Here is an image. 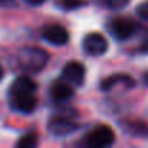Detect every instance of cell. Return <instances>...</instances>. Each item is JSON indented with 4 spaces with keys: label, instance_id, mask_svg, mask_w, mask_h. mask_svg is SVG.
I'll list each match as a JSON object with an SVG mask.
<instances>
[{
    "label": "cell",
    "instance_id": "obj_16",
    "mask_svg": "<svg viewBox=\"0 0 148 148\" xmlns=\"http://www.w3.org/2000/svg\"><path fill=\"white\" fill-rule=\"evenodd\" d=\"M16 5V0H0V8H12Z\"/></svg>",
    "mask_w": 148,
    "mask_h": 148
},
{
    "label": "cell",
    "instance_id": "obj_9",
    "mask_svg": "<svg viewBox=\"0 0 148 148\" xmlns=\"http://www.w3.org/2000/svg\"><path fill=\"white\" fill-rule=\"evenodd\" d=\"M36 83L32 80V79H29V77H26V76H21V77H18L13 83H12V86H10V89H9V95L10 96H21V95H34L35 93V90H36Z\"/></svg>",
    "mask_w": 148,
    "mask_h": 148
},
{
    "label": "cell",
    "instance_id": "obj_14",
    "mask_svg": "<svg viewBox=\"0 0 148 148\" xmlns=\"http://www.w3.org/2000/svg\"><path fill=\"white\" fill-rule=\"evenodd\" d=\"M100 3L109 9H122L125 8L128 3H129V0H100Z\"/></svg>",
    "mask_w": 148,
    "mask_h": 148
},
{
    "label": "cell",
    "instance_id": "obj_1",
    "mask_svg": "<svg viewBox=\"0 0 148 148\" xmlns=\"http://www.w3.org/2000/svg\"><path fill=\"white\" fill-rule=\"evenodd\" d=\"M49 60L47 51L38 47H26L19 51L18 54V65L23 71L28 73H38L41 71Z\"/></svg>",
    "mask_w": 148,
    "mask_h": 148
},
{
    "label": "cell",
    "instance_id": "obj_17",
    "mask_svg": "<svg viewBox=\"0 0 148 148\" xmlns=\"http://www.w3.org/2000/svg\"><path fill=\"white\" fill-rule=\"evenodd\" d=\"M25 2H26L28 5H31V6H39V5L45 3L47 0H25Z\"/></svg>",
    "mask_w": 148,
    "mask_h": 148
},
{
    "label": "cell",
    "instance_id": "obj_7",
    "mask_svg": "<svg viewBox=\"0 0 148 148\" xmlns=\"http://www.w3.org/2000/svg\"><path fill=\"white\" fill-rule=\"evenodd\" d=\"M77 128H79V125L76 122H73L70 118H65V116H54L49 119V123H48L49 132L55 136L70 135Z\"/></svg>",
    "mask_w": 148,
    "mask_h": 148
},
{
    "label": "cell",
    "instance_id": "obj_10",
    "mask_svg": "<svg viewBox=\"0 0 148 148\" xmlns=\"http://www.w3.org/2000/svg\"><path fill=\"white\" fill-rule=\"evenodd\" d=\"M49 95L51 97L55 100V102H65L68 99L73 97L74 95V90L71 87V84L65 80H55L51 87H49Z\"/></svg>",
    "mask_w": 148,
    "mask_h": 148
},
{
    "label": "cell",
    "instance_id": "obj_8",
    "mask_svg": "<svg viewBox=\"0 0 148 148\" xmlns=\"http://www.w3.org/2000/svg\"><path fill=\"white\" fill-rule=\"evenodd\" d=\"M10 108L19 113H31L36 108V97L35 95H21V96H10Z\"/></svg>",
    "mask_w": 148,
    "mask_h": 148
},
{
    "label": "cell",
    "instance_id": "obj_5",
    "mask_svg": "<svg viewBox=\"0 0 148 148\" xmlns=\"http://www.w3.org/2000/svg\"><path fill=\"white\" fill-rule=\"evenodd\" d=\"M61 77L71 86H82L86 79V67L79 61H70L64 65Z\"/></svg>",
    "mask_w": 148,
    "mask_h": 148
},
{
    "label": "cell",
    "instance_id": "obj_3",
    "mask_svg": "<svg viewBox=\"0 0 148 148\" xmlns=\"http://www.w3.org/2000/svg\"><path fill=\"white\" fill-rule=\"evenodd\" d=\"M108 29L110 32V35L118 39V41H126L129 39L134 34H135V29H136V25L134 21L128 19V18H115L109 22L108 25Z\"/></svg>",
    "mask_w": 148,
    "mask_h": 148
},
{
    "label": "cell",
    "instance_id": "obj_15",
    "mask_svg": "<svg viewBox=\"0 0 148 148\" xmlns=\"http://www.w3.org/2000/svg\"><path fill=\"white\" fill-rule=\"evenodd\" d=\"M136 15L144 19V21H148V2H144L141 5H138L136 8Z\"/></svg>",
    "mask_w": 148,
    "mask_h": 148
},
{
    "label": "cell",
    "instance_id": "obj_2",
    "mask_svg": "<svg viewBox=\"0 0 148 148\" xmlns=\"http://www.w3.org/2000/svg\"><path fill=\"white\" fill-rule=\"evenodd\" d=\"M84 142L90 148H105L115 142V132L108 125H99L87 134Z\"/></svg>",
    "mask_w": 148,
    "mask_h": 148
},
{
    "label": "cell",
    "instance_id": "obj_19",
    "mask_svg": "<svg viewBox=\"0 0 148 148\" xmlns=\"http://www.w3.org/2000/svg\"><path fill=\"white\" fill-rule=\"evenodd\" d=\"M144 82L148 84V73H145V74H144Z\"/></svg>",
    "mask_w": 148,
    "mask_h": 148
},
{
    "label": "cell",
    "instance_id": "obj_18",
    "mask_svg": "<svg viewBox=\"0 0 148 148\" xmlns=\"http://www.w3.org/2000/svg\"><path fill=\"white\" fill-rule=\"evenodd\" d=\"M3 76H5V71H3V67L0 65V80L3 79Z\"/></svg>",
    "mask_w": 148,
    "mask_h": 148
},
{
    "label": "cell",
    "instance_id": "obj_12",
    "mask_svg": "<svg viewBox=\"0 0 148 148\" xmlns=\"http://www.w3.org/2000/svg\"><path fill=\"white\" fill-rule=\"evenodd\" d=\"M84 5H86L84 0H57V6L62 10H74Z\"/></svg>",
    "mask_w": 148,
    "mask_h": 148
},
{
    "label": "cell",
    "instance_id": "obj_6",
    "mask_svg": "<svg viewBox=\"0 0 148 148\" xmlns=\"http://www.w3.org/2000/svg\"><path fill=\"white\" fill-rule=\"evenodd\" d=\"M42 38L49 42L51 45H65L70 39V34L68 31L62 26V25H57V23H52V25H47L44 29H42Z\"/></svg>",
    "mask_w": 148,
    "mask_h": 148
},
{
    "label": "cell",
    "instance_id": "obj_13",
    "mask_svg": "<svg viewBox=\"0 0 148 148\" xmlns=\"http://www.w3.org/2000/svg\"><path fill=\"white\" fill-rule=\"evenodd\" d=\"M38 145V136L35 134H26L21 136V139L16 142V147L19 148H32Z\"/></svg>",
    "mask_w": 148,
    "mask_h": 148
},
{
    "label": "cell",
    "instance_id": "obj_4",
    "mask_svg": "<svg viewBox=\"0 0 148 148\" xmlns=\"http://www.w3.org/2000/svg\"><path fill=\"white\" fill-rule=\"evenodd\" d=\"M82 47L87 55L99 57L108 51L109 45H108V39L105 38V35H102L100 32H90V34L84 35Z\"/></svg>",
    "mask_w": 148,
    "mask_h": 148
},
{
    "label": "cell",
    "instance_id": "obj_11",
    "mask_svg": "<svg viewBox=\"0 0 148 148\" xmlns=\"http://www.w3.org/2000/svg\"><path fill=\"white\" fill-rule=\"evenodd\" d=\"M116 84L132 86V84H134V80H132L129 76H126V74H115V76H110V77L105 79V80L102 82L100 87H102V90L109 92V90H112Z\"/></svg>",
    "mask_w": 148,
    "mask_h": 148
}]
</instances>
